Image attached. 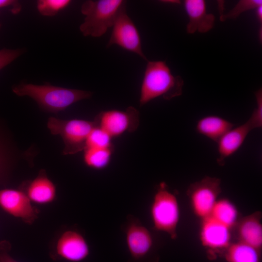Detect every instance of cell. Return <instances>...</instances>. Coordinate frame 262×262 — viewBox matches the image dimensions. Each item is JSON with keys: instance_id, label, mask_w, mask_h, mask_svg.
I'll use <instances>...</instances> for the list:
<instances>
[{"instance_id": "25", "label": "cell", "mask_w": 262, "mask_h": 262, "mask_svg": "<svg viewBox=\"0 0 262 262\" xmlns=\"http://www.w3.org/2000/svg\"><path fill=\"white\" fill-rule=\"evenodd\" d=\"M256 107L254 109L250 118L247 120L253 130L262 127V90L260 88L255 92Z\"/></svg>"}, {"instance_id": "7", "label": "cell", "mask_w": 262, "mask_h": 262, "mask_svg": "<svg viewBox=\"0 0 262 262\" xmlns=\"http://www.w3.org/2000/svg\"><path fill=\"white\" fill-rule=\"evenodd\" d=\"M94 121L97 127L113 138L126 132L136 131L139 126L140 115L137 109L129 106L124 111L112 109L102 111L95 116Z\"/></svg>"}, {"instance_id": "30", "label": "cell", "mask_w": 262, "mask_h": 262, "mask_svg": "<svg viewBox=\"0 0 262 262\" xmlns=\"http://www.w3.org/2000/svg\"><path fill=\"white\" fill-rule=\"evenodd\" d=\"M163 2L165 3H180V1L178 0H163Z\"/></svg>"}, {"instance_id": "1", "label": "cell", "mask_w": 262, "mask_h": 262, "mask_svg": "<svg viewBox=\"0 0 262 262\" xmlns=\"http://www.w3.org/2000/svg\"><path fill=\"white\" fill-rule=\"evenodd\" d=\"M183 85L182 78L173 75L165 61H147L141 85L140 106L157 98L170 100L179 97Z\"/></svg>"}, {"instance_id": "14", "label": "cell", "mask_w": 262, "mask_h": 262, "mask_svg": "<svg viewBox=\"0 0 262 262\" xmlns=\"http://www.w3.org/2000/svg\"><path fill=\"white\" fill-rule=\"evenodd\" d=\"M184 6L189 18L186 25L187 33H206L213 29L215 17L213 14L207 13L204 0H185Z\"/></svg>"}, {"instance_id": "5", "label": "cell", "mask_w": 262, "mask_h": 262, "mask_svg": "<svg viewBox=\"0 0 262 262\" xmlns=\"http://www.w3.org/2000/svg\"><path fill=\"white\" fill-rule=\"evenodd\" d=\"M96 126L94 120H63L52 116L48 119L47 122L50 133L62 137L65 145L63 151L65 155L83 151L87 137Z\"/></svg>"}, {"instance_id": "12", "label": "cell", "mask_w": 262, "mask_h": 262, "mask_svg": "<svg viewBox=\"0 0 262 262\" xmlns=\"http://www.w3.org/2000/svg\"><path fill=\"white\" fill-rule=\"evenodd\" d=\"M200 235L202 245L211 250L227 249L230 245V228L211 216L202 219Z\"/></svg>"}, {"instance_id": "13", "label": "cell", "mask_w": 262, "mask_h": 262, "mask_svg": "<svg viewBox=\"0 0 262 262\" xmlns=\"http://www.w3.org/2000/svg\"><path fill=\"white\" fill-rule=\"evenodd\" d=\"M19 189L26 193L33 203L39 205L51 203L56 197V186L44 169L40 170L34 179L24 183Z\"/></svg>"}, {"instance_id": "4", "label": "cell", "mask_w": 262, "mask_h": 262, "mask_svg": "<svg viewBox=\"0 0 262 262\" xmlns=\"http://www.w3.org/2000/svg\"><path fill=\"white\" fill-rule=\"evenodd\" d=\"M150 214L154 229L168 233L171 238L176 236L180 219V208L175 195L164 183H161L153 198Z\"/></svg>"}, {"instance_id": "18", "label": "cell", "mask_w": 262, "mask_h": 262, "mask_svg": "<svg viewBox=\"0 0 262 262\" xmlns=\"http://www.w3.org/2000/svg\"><path fill=\"white\" fill-rule=\"evenodd\" d=\"M240 242L257 249L262 244V228L259 218L256 215L246 218L241 223L238 230Z\"/></svg>"}, {"instance_id": "3", "label": "cell", "mask_w": 262, "mask_h": 262, "mask_svg": "<svg viewBox=\"0 0 262 262\" xmlns=\"http://www.w3.org/2000/svg\"><path fill=\"white\" fill-rule=\"evenodd\" d=\"M126 2L122 0H88L81 6L85 17L80 26L84 36L99 37L112 27L115 18Z\"/></svg>"}, {"instance_id": "21", "label": "cell", "mask_w": 262, "mask_h": 262, "mask_svg": "<svg viewBox=\"0 0 262 262\" xmlns=\"http://www.w3.org/2000/svg\"><path fill=\"white\" fill-rule=\"evenodd\" d=\"M238 211L232 202L227 199L217 200L209 216L230 228L237 220Z\"/></svg>"}, {"instance_id": "2", "label": "cell", "mask_w": 262, "mask_h": 262, "mask_svg": "<svg viewBox=\"0 0 262 262\" xmlns=\"http://www.w3.org/2000/svg\"><path fill=\"white\" fill-rule=\"evenodd\" d=\"M13 92L19 97L28 96L35 100L42 109L57 113L72 104L90 98L89 91L55 86L49 84L36 85L22 83L14 86Z\"/></svg>"}, {"instance_id": "15", "label": "cell", "mask_w": 262, "mask_h": 262, "mask_svg": "<svg viewBox=\"0 0 262 262\" xmlns=\"http://www.w3.org/2000/svg\"><path fill=\"white\" fill-rule=\"evenodd\" d=\"M253 129L248 121L225 133L217 141L219 156L217 163L223 165L225 160L234 154L242 146L246 137Z\"/></svg>"}, {"instance_id": "26", "label": "cell", "mask_w": 262, "mask_h": 262, "mask_svg": "<svg viewBox=\"0 0 262 262\" xmlns=\"http://www.w3.org/2000/svg\"><path fill=\"white\" fill-rule=\"evenodd\" d=\"M21 49H0V70L10 64L24 52Z\"/></svg>"}, {"instance_id": "9", "label": "cell", "mask_w": 262, "mask_h": 262, "mask_svg": "<svg viewBox=\"0 0 262 262\" xmlns=\"http://www.w3.org/2000/svg\"><path fill=\"white\" fill-rule=\"evenodd\" d=\"M220 180L206 177L191 184L188 190L194 213L203 219L209 216L221 192Z\"/></svg>"}, {"instance_id": "24", "label": "cell", "mask_w": 262, "mask_h": 262, "mask_svg": "<svg viewBox=\"0 0 262 262\" xmlns=\"http://www.w3.org/2000/svg\"><path fill=\"white\" fill-rule=\"evenodd\" d=\"M262 5L261 0H241L229 13L220 16V20L225 21L229 19H235L242 13L248 10L257 9Z\"/></svg>"}, {"instance_id": "22", "label": "cell", "mask_w": 262, "mask_h": 262, "mask_svg": "<svg viewBox=\"0 0 262 262\" xmlns=\"http://www.w3.org/2000/svg\"><path fill=\"white\" fill-rule=\"evenodd\" d=\"M112 139L105 131L96 126L87 137L85 149L114 147L112 143Z\"/></svg>"}, {"instance_id": "29", "label": "cell", "mask_w": 262, "mask_h": 262, "mask_svg": "<svg viewBox=\"0 0 262 262\" xmlns=\"http://www.w3.org/2000/svg\"><path fill=\"white\" fill-rule=\"evenodd\" d=\"M257 16L261 23L262 22V5L259 6L257 9Z\"/></svg>"}, {"instance_id": "19", "label": "cell", "mask_w": 262, "mask_h": 262, "mask_svg": "<svg viewBox=\"0 0 262 262\" xmlns=\"http://www.w3.org/2000/svg\"><path fill=\"white\" fill-rule=\"evenodd\" d=\"M114 150V147L85 148L83 150L84 163L87 166L94 169H103L109 164Z\"/></svg>"}, {"instance_id": "17", "label": "cell", "mask_w": 262, "mask_h": 262, "mask_svg": "<svg viewBox=\"0 0 262 262\" xmlns=\"http://www.w3.org/2000/svg\"><path fill=\"white\" fill-rule=\"evenodd\" d=\"M234 126L233 123L225 118L210 115L199 119L196 123V129L198 133L217 143Z\"/></svg>"}, {"instance_id": "11", "label": "cell", "mask_w": 262, "mask_h": 262, "mask_svg": "<svg viewBox=\"0 0 262 262\" xmlns=\"http://www.w3.org/2000/svg\"><path fill=\"white\" fill-rule=\"evenodd\" d=\"M55 252L65 260L80 262L88 256L90 250L88 243L82 234L75 230H67L58 238Z\"/></svg>"}, {"instance_id": "8", "label": "cell", "mask_w": 262, "mask_h": 262, "mask_svg": "<svg viewBox=\"0 0 262 262\" xmlns=\"http://www.w3.org/2000/svg\"><path fill=\"white\" fill-rule=\"evenodd\" d=\"M112 28L107 47L116 45L147 60L142 50L139 32L133 21L127 14L126 4L119 11Z\"/></svg>"}, {"instance_id": "28", "label": "cell", "mask_w": 262, "mask_h": 262, "mask_svg": "<svg viewBox=\"0 0 262 262\" xmlns=\"http://www.w3.org/2000/svg\"><path fill=\"white\" fill-rule=\"evenodd\" d=\"M8 8L13 14H17L21 10V3L16 0H0V10L1 9Z\"/></svg>"}, {"instance_id": "10", "label": "cell", "mask_w": 262, "mask_h": 262, "mask_svg": "<svg viewBox=\"0 0 262 262\" xmlns=\"http://www.w3.org/2000/svg\"><path fill=\"white\" fill-rule=\"evenodd\" d=\"M21 189L0 190V207L6 213L32 224L38 218L39 211Z\"/></svg>"}, {"instance_id": "27", "label": "cell", "mask_w": 262, "mask_h": 262, "mask_svg": "<svg viewBox=\"0 0 262 262\" xmlns=\"http://www.w3.org/2000/svg\"><path fill=\"white\" fill-rule=\"evenodd\" d=\"M11 245L6 240L0 241V262H18L10 254Z\"/></svg>"}, {"instance_id": "31", "label": "cell", "mask_w": 262, "mask_h": 262, "mask_svg": "<svg viewBox=\"0 0 262 262\" xmlns=\"http://www.w3.org/2000/svg\"><path fill=\"white\" fill-rule=\"evenodd\" d=\"M1 27V23H0V29Z\"/></svg>"}, {"instance_id": "6", "label": "cell", "mask_w": 262, "mask_h": 262, "mask_svg": "<svg viewBox=\"0 0 262 262\" xmlns=\"http://www.w3.org/2000/svg\"><path fill=\"white\" fill-rule=\"evenodd\" d=\"M126 241L130 255L128 262H153L154 244L149 231L139 220L129 215L124 224Z\"/></svg>"}, {"instance_id": "20", "label": "cell", "mask_w": 262, "mask_h": 262, "mask_svg": "<svg viewBox=\"0 0 262 262\" xmlns=\"http://www.w3.org/2000/svg\"><path fill=\"white\" fill-rule=\"evenodd\" d=\"M226 258L228 262H260L258 249L240 241L229 246Z\"/></svg>"}, {"instance_id": "23", "label": "cell", "mask_w": 262, "mask_h": 262, "mask_svg": "<svg viewBox=\"0 0 262 262\" xmlns=\"http://www.w3.org/2000/svg\"><path fill=\"white\" fill-rule=\"evenodd\" d=\"M70 2L69 0H38L37 9L41 15L52 16L66 8Z\"/></svg>"}, {"instance_id": "16", "label": "cell", "mask_w": 262, "mask_h": 262, "mask_svg": "<svg viewBox=\"0 0 262 262\" xmlns=\"http://www.w3.org/2000/svg\"><path fill=\"white\" fill-rule=\"evenodd\" d=\"M15 147L9 131L0 120V185L5 186L16 159Z\"/></svg>"}]
</instances>
